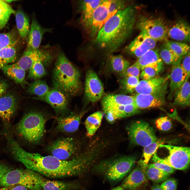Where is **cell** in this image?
Masks as SVG:
<instances>
[{"mask_svg":"<svg viewBox=\"0 0 190 190\" xmlns=\"http://www.w3.org/2000/svg\"><path fill=\"white\" fill-rule=\"evenodd\" d=\"M11 153L26 169L50 178H61L80 175L88 169L89 158L82 154L71 159L60 160L52 155L43 156L28 152L19 144L12 148Z\"/></svg>","mask_w":190,"mask_h":190,"instance_id":"6da1fadb","label":"cell"},{"mask_svg":"<svg viewBox=\"0 0 190 190\" xmlns=\"http://www.w3.org/2000/svg\"><path fill=\"white\" fill-rule=\"evenodd\" d=\"M136 14L135 8L129 6L111 17L96 37L98 46L110 53L118 49L131 35Z\"/></svg>","mask_w":190,"mask_h":190,"instance_id":"7a4b0ae2","label":"cell"},{"mask_svg":"<svg viewBox=\"0 0 190 190\" xmlns=\"http://www.w3.org/2000/svg\"><path fill=\"white\" fill-rule=\"evenodd\" d=\"M53 88L64 93L68 97L81 93L82 87L80 73L62 51L58 54L52 75Z\"/></svg>","mask_w":190,"mask_h":190,"instance_id":"3957f363","label":"cell"},{"mask_svg":"<svg viewBox=\"0 0 190 190\" xmlns=\"http://www.w3.org/2000/svg\"><path fill=\"white\" fill-rule=\"evenodd\" d=\"M46 119L41 112L31 111L25 114L16 125L17 135L30 144H36L42 139Z\"/></svg>","mask_w":190,"mask_h":190,"instance_id":"277c9868","label":"cell"},{"mask_svg":"<svg viewBox=\"0 0 190 190\" xmlns=\"http://www.w3.org/2000/svg\"><path fill=\"white\" fill-rule=\"evenodd\" d=\"M136 159L135 156H129L104 160L94 167V169L110 181H119L130 172Z\"/></svg>","mask_w":190,"mask_h":190,"instance_id":"5b68a950","label":"cell"},{"mask_svg":"<svg viewBox=\"0 0 190 190\" xmlns=\"http://www.w3.org/2000/svg\"><path fill=\"white\" fill-rule=\"evenodd\" d=\"M159 147L167 149L169 155L167 157L162 159L158 156L156 152L153 155L152 159L154 163L164 164L175 169L180 170H185L189 167L190 156L189 147L163 144Z\"/></svg>","mask_w":190,"mask_h":190,"instance_id":"8992f818","label":"cell"},{"mask_svg":"<svg viewBox=\"0 0 190 190\" xmlns=\"http://www.w3.org/2000/svg\"><path fill=\"white\" fill-rule=\"evenodd\" d=\"M35 172L28 169H16L7 172L0 180L3 187L19 185L30 190H42L35 177Z\"/></svg>","mask_w":190,"mask_h":190,"instance_id":"52a82bcc","label":"cell"},{"mask_svg":"<svg viewBox=\"0 0 190 190\" xmlns=\"http://www.w3.org/2000/svg\"><path fill=\"white\" fill-rule=\"evenodd\" d=\"M111 0H104L86 20L80 22L86 32L91 37H96L98 33L108 20L113 16L110 13Z\"/></svg>","mask_w":190,"mask_h":190,"instance_id":"ba28073f","label":"cell"},{"mask_svg":"<svg viewBox=\"0 0 190 190\" xmlns=\"http://www.w3.org/2000/svg\"><path fill=\"white\" fill-rule=\"evenodd\" d=\"M136 26L140 32L156 41L165 39L169 29L164 19L160 17L152 16H141Z\"/></svg>","mask_w":190,"mask_h":190,"instance_id":"9c48e42d","label":"cell"},{"mask_svg":"<svg viewBox=\"0 0 190 190\" xmlns=\"http://www.w3.org/2000/svg\"><path fill=\"white\" fill-rule=\"evenodd\" d=\"M127 129L131 141L135 145L145 147L157 140L153 128L144 121L133 122Z\"/></svg>","mask_w":190,"mask_h":190,"instance_id":"30bf717a","label":"cell"},{"mask_svg":"<svg viewBox=\"0 0 190 190\" xmlns=\"http://www.w3.org/2000/svg\"><path fill=\"white\" fill-rule=\"evenodd\" d=\"M79 149L78 143L72 137L58 139L49 147L51 155L63 160H70L79 155Z\"/></svg>","mask_w":190,"mask_h":190,"instance_id":"8fae6325","label":"cell"},{"mask_svg":"<svg viewBox=\"0 0 190 190\" xmlns=\"http://www.w3.org/2000/svg\"><path fill=\"white\" fill-rule=\"evenodd\" d=\"M168 83L156 92L148 94H137L133 96L134 103L138 109L161 107L165 103Z\"/></svg>","mask_w":190,"mask_h":190,"instance_id":"7c38bea8","label":"cell"},{"mask_svg":"<svg viewBox=\"0 0 190 190\" xmlns=\"http://www.w3.org/2000/svg\"><path fill=\"white\" fill-rule=\"evenodd\" d=\"M85 78L84 94L86 98L92 102L97 101L101 99L104 92L102 83L92 70L87 71Z\"/></svg>","mask_w":190,"mask_h":190,"instance_id":"4fadbf2b","label":"cell"},{"mask_svg":"<svg viewBox=\"0 0 190 190\" xmlns=\"http://www.w3.org/2000/svg\"><path fill=\"white\" fill-rule=\"evenodd\" d=\"M68 97L63 92L53 88L45 95L34 98L43 101L49 104L57 114L65 112L68 108Z\"/></svg>","mask_w":190,"mask_h":190,"instance_id":"5bb4252c","label":"cell"},{"mask_svg":"<svg viewBox=\"0 0 190 190\" xmlns=\"http://www.w3.org/2000/svg\"><path fill=\"white\" fill-rule=\"evenodd\" d=\"M157 41L140 32L127 46L126 50L139 58L149 50L154 49Z\"/></svg>","mask_w":190,"mask_h":190,"instance_id":"9a60e30c","label":"cell"},{"mask_svg":"<svg viewBox=\"0 0 190 190\" xmlns=\"http://www.w3.org/2000/svg\"><path fill=\"white\" fill-rule=\"evenodd\" d=\"M17 104L12 94L5 93L0 95V117L8 127L16 111Z\"/></svg>","mask_w":190,"mask_h":190,"instance_id":"2e32d148","label":"cell"},{"mask_svg":"<svg viewBox=\"0 0 190 190\" xmlns=\"http://www.w3.org/2000/svg\"><path fill=\"white\" fill-rule=\"evenodd\" d=\"M182 58H180L172 64L169 76V98L171 99L174 96L175 93L183 85L186 79H188L181 66Z\"/></svg>","mask_w":190,"mask_h":190,"instance_id":"e0dca14e","label":"cell"},{"mask_svg":"<svg viewBox=\"0 0 190 190\" xmlns=\"http://www.w3.org/2000/svg\"><path fill=\"white\" fill-rule=\"evenodd\" d=\"M51 30L50 29L42 26L34 17L28 36L26 50L34 51L39 49L43 36L46 33L51 31Z\"/></svg>","mask_w":190,"mask_h":190,"instance_id":"ac0fdd59","label":"cell"},{"mask_svg":"<svg viewBox=\"0 0 190 190\" xmlns=\"http://www.w3.org/2000/svg\"><path fill=\"white\" fill-rule=\"evenodd\" d=\"M136 63L141 70L146 67H151L155 69L158 74L164 68L163 60L156 49L151 50L147 52L139 58Z\"/></svg>","mask_w":190,"mask_h":190,"instance_id":"d6986e66","label":"cell"},{"mask_svg":"<svg viewBox=\"0 0 190 190\" xmlns=\"http://www.w3.org/2000/svg\"><path fill=\"white\" fill-rule=\"evenodd\" d=\"M168 76L156 77L149 80L140 81L135 88L137 94H148L153 93L162 88L167 83Z\"/></svg>","mask_w":190,"mask_h":190,"instance_id":"ffe728a7","label":"cell"},{"mask_svg":"<svg viewBox=\"0 0 190 190\" xmlns=\"http://www.w3.org/2000/svg\"><path fill=\"white\" fill-rule=\"evenodd\" d=\"M35 174L42 190H74L79 188L78 184L74 182L51 180L35 172Z\"/></svg>","mask_w":190,"mask_h":190,"instance_id":"44dd1931","label":"cell"},{"mask_svg":"<svg viewBox=\"0 0 190 190\" xmlns=\"http://www.w3.org/2000/svg\"><path fill=\"white\" fill-rule=\"evenodd\" d=\"M139 110L134 103H133L116 106L104 112L106 120L112 124L117 120L133 115L137 112Z\"/></svg>","mask_w":190,"mask_h":190,"instance_id":"7402d4cb","label":"cell"},{"mask_svg":"<svg viewBox=\"0 0 190 190\" xmlns=\"http://www.w3.org/2000/svg\"><path fill=\"white\" fill-rule=\"evenodd\" d=\"M83 113L79 114H72L67 116L57 117L56 129L59 132L73 133L78 129Z\"/></svg>","mask_w":190,"mask_h":190,"instance_id":"603a6c76","label":"cell"},{"mask_svg":"<svg viewBox=\"0 0 190 190\" xmlns=\"http://www.w3.org/2000/svg\"><path fill=\"white\" fill-rule=\"evenodd\" d=\"M51 53L49 50L45 48L39 49L34 51L26 50L21 58L16 63L25 70H29L36 61Z\"/></svg>","mask_w":190,"mask_h":190,"instance_id":"cb8c5ba5","label":"cell"},{"mask_svg":"<svg viewBox=\"0 0 190 190\" xmlns=\"http://www.w3.org/2000/svg\"><path fill=\"white\" fill-rule=\"evenodd\" d=\"M146 179L144 170L139 165L123 180L121 187L126 189H135L139 188Z\"/></svg>","mask_w":190,"mask_h":190,"instance_id":"d4e9b609","label":"cell"},{"mask_svg":"<svg viewBox=\"0 0 190 190\" xmlns=\"http://www.w3.org/2000/svg\"><path fill=\"white\" fill-rule=\"evenodd\" d=\"M101 105L105 112L113 107L134 103L133 96L124 94H107L102 98Z\"/></svg>","mask_w":190,"mask_h":190,"instance_id":"484cf974","label":"cell"},{"mask_svg":"<svg viewBox=\"0 0 190 190\" xmlns=\"http://www.w3.org/2000/svg\"><path fill=\"white\" fill-rule=\"evenodd\" d=\"M168 36L177 41H189V25L186 21L183 20H179L169 28Z\"/></svg>","mask_w":190,"mask_h":190,"instance_id":"4316f807","label":"cell"},{"mask_svg":"<svg viewBox=\"0 0 190 190\" xmlns=\"http://www.w3.org/2000/svg\"><path fill=\"white\" fill-rule=\"evenodd\" d=\"M53 58L52 53L35 62L29 70L28 77L34 80L40 79L46 74L45 65L49 63Z\"/></svg>","mask_w":190,"mask_h":190,"instance_id":"83f0119b","label":"cell"},{"mask_svg":"<svg viewBox=\"0 0 190 190\" xmlns=\"http://www.w3.org/2000/svg\"><path fill=\"white\" fill-rule=\"evenodd\" d=\"M4 73L16 83L24 87L28 83L25 79L26 70L16 63L9 64L2 69Z\"/></svg>","mask_w":190,"mask_h":190,"instance_id":"f1b7e54d","label":"cell"},{"mask_svg":"<svg viewBox=\"0 0 190 190\" xmlns=\"http://www.w3.org/2000/svg\"><path fill=\"white\" fill-rule=\"evenodd\" d=\"M188 79L186 80L182 86L176 92L174 95V105L181 107L190 105V86Z\"/></svg>","mask_w":190,"mask_h":190,"instance_id":"f546056e","label":"cell"},{"mask_svg":"<svg viewBox=\"0 0 190 190\" xmlns=\"http://www.w3.org/2000/svg\"><path fill=\"white\" fill-rule=\"evenodd\" d=\"M13 14L15 16L16 26L20 35L22 38H26L30 27L27 16L21 10L15 11Z\"/></svg>","mask_w":190,"mask_h":190,"instance_id":"4dcf8cb0","label":"cell"},{"mask_svg":"<svg viewBox=\"0 0 190 190\" xmlns=\"http://www.w3.org/2000/svg\"><path fill=\"white\" fill-rule=\"evenodd\" d=\"M130 65L129 62L120 55L110 56L108 62L109 70L119 74L124 72Z\"/></svg>","mask_w":190,"mask_h":190,"instance_id":"1f68e13d","label":"cell"},{"mask_svg":"<svg viewBox=\"0 0 190 190\" xmlns=\"http://www.w3.org/2000/svg\"><path fill=\"white\" fill-rule=\"evenodd\" d=\"M164 143V141L157 140L148 145L144 147L141 158L138 162L139 165L142 167L145 170L147 167L150 159L160 146Z\"/></svg>","mask_w":190,"mask_h":190,"instance_id":"d6a6232c","label":"cell"},{"mask_svg":"<svg viewBox=\"0 0 190 190\" xmlns=\"http://www.w3.org/2000/svg\"><path fill=\"white\" fill-rule=\"evenodd\" d=\"M103 116V113L101 112L98 111L87 118L84 125L89 136H92L96 133L101 125Z\"/></svg>","mask_w":190,"mask_h":190,"instance_id":"836d02e7","label":"cell"},{"mask_svg":"<svg viewBox=\"0 0 190 190\" xmlns=\"http://www.w3.org/2000/svg\"><path fill=\"white\" fill-rule=\"evenodd\" d=\"M104 1L91 0L81 1L80 5L81 12L80 22L86 20L90 17L95 10Z\"/></svg>","mask_w":190,"mask_h":190,"instance_id":"e575fe53","label":"cell"},{"mask_svg":"<svg viewBox=\"0 0 190 190\" xmlns=\"http://www.w3.org/2000/svg\"><path fill=\"white\" fill-rule=\"evenodd\" d=\"M50 89L46 83L40 79L35 80L30 84L27 91L31 94L35 95L39 97L45 95Z\"/></svg>","mask_w":190,"mask_h":190,"instance_id":"d590c367","label":"cell"},{"mask_svg":"<svg viewBox=\"0 0 190 190\" xmlns=\"http://www.w3.org/2000/svg\"><path fill=\"white\" fill-rule=\"evenodd\" d=\"M145 173L147 179L158 183L167 180L170 175L148 164L145 170Z\"/></svg>","mask_w":190,"mask_h":190,"instance_id":"8d00e7d4","label":"cell"},{"mask_svg":"<svg viewBox=\"0 0 190 190\" xmlns=\"http://www.w3.org/2000/svg\"><path fill=\"white\" fill-rule=\"evenodd\" d=\"M17 56L15 46L8 47L0 50V69L14 62Z\"/></svg>","mask_w":190,"mask_h":190,"instance_id":"74e56055","label":"cell"},{"mask_svg":"<svg viewBox=\"0 0 190 190\" xmlns=\"http://www.w3.org/2000/svg\"><path fill=\"white\" fill-rule=\"evenodd\" d=\"M164 45L172 50L179 58L182 57L190 51L189 46L181 42L168 41Z\"/></svg>","mask_w":190,"mask_h":190,"instance_id":"f35d334b","label":"cell"},{"mask_svg":"<svg viewBox=\"0 0 190 190\" xmlns=\"http://www.w3.org/2000/svg\"><path fill=\"white\" fill-rule=\"evenodd\" d=\"M15 11L3 0H0V30L4 28Z\"/></svg>","mask_w":190,"mask_h":190,"instance_id":"ab89813d","label":"cell"},{"mask_svg":"<svg viewBox=\"0 0 190 190\" xmlns=\"http://www.w3.org/2000/svg\"><path fill=\"white\" fill-rule=\"evenodd\" d=\"M139 77L129 76L122 78L120 81V87L125 93L133 92L139 82Z\"/></svg>","mask_w":190,"mask_h":190,"instance_id":"60d3db41","label":"cell"},{"mask_svg":"<svg viewBox=\"0 0 190 190\" xmlns=\"http://www.w3.org/2000/svg\"><path fill=\"white\" fill-rule=\"evenodd\" d=\"M18 42L16 36L12 32L0 33V50L7 47L15 46Z\"/></svg>","mask_w":190,"mask_h":190,"instance_id":"b9f144b4","label":"cell"},{"mask_svg":"<svg viewBox=\"0 0 190 190\" xmlns=\"http://www.w3.org/2000/svg\"><path fill=\"white\" fill-rule=\"evenodd\" d=\"M159 54L162 60L168 65L172 64L181 58H178L172 50L164 45L161 49Z\"/></svg>","mask_w":190,"mask_h":190,"instance_id":"7bdbcfd3","label":"cell"},{"mask_svg":"<svg viewBox=\"0 0 190 190\" xmlns=\"http://www.w3.org/2000/svg\"><path fill=\"white\" fill-rule=\"evenodd\" d=\"M155 124L158 129L163 131H167L172 127L170 120L167 116L160 117L155 122Z\"/></svg>","mask_w":190,"mask_h":190,"instance_id":"ee69618b","label":"cell"},{"mask_svg":"<svg viewBox=\"0 0 190 190\" xmlns=\"http://www.w3.org/2000/svg\"><path fill=\"white\" fill-rule=\"evenodd\" d=\"M140 70L139 66L135 62L129 66L124 72L120 74L122 78L129 76L139 78Z\"/></svg>","mask_w":190,"mask_h":190,"instance_id":"f6af8a7d","label":"cell"},{"mask_svg":"<svg viewBox=\"0 0 190 190\" xmlns=\"http://www.w3.org/2000/svg\"><path fill=\"white\" fill-rule=\"evenodd\" d=\"M126 2L125 1L121 0H112L109 7L110 13L114 15L117 12L124 9Z\"/></svg>","mask_w":190,"mask_h":190,"instance_id":"bcb514c9","label":"cell"},{"mask_svg":"<svg viewBox=\"0 0 190 190\" xmlns=\"http://www.w3.org/2000/svg\"><path fill=\"white\" fill-rule=\"evenodd\" d=\"M139 77L144 80H149L153 79L157 77L158 75L154 68L148 67L144 68L142 70Z\"/></svg>","mask_w":190,"mask_h":190,"instance_id":"7dc6e473","label":"cell"},{"mask_svg":"<svg viewBox=\"0 0 190 190\" xmlns=\"http://www.w3.org/2000/svg\"><path fill=\"white\" fill-rule=\"evenodd\" d=\"M163 190H177V181L173 178H170L164 181L160 185Z\"/></svg>","mask_w":190,"mask_h":190,"instance_id":"c3c4849f","label":"cell"},{"mask_svg":"<svg viewBox=\"0 0 190 190\" xmlns=\"http://www.w3.org/2000/svg\"><path fill=\"white\" fill-rule=\"evenodd\" d=\"M153 167L157 168L169 174L173 173L175 169L166 164L159 163H154L148 164Z\"/></svg>","mask_w":190,"mask_h":190,"instance_id":"681fc988","label":"cell"},{"mask_svg":"<svg viewBox=\"0 0 190 190\" xmlns=\"http://www.w3.org/2000/svg\"><path fill=\"white\" fill-rule=\"evenodd\" d=\"M181 66L188 79L190 77V51L185 55L181 63Z\"/></svg>","mask_w":190,"mask_h":190,"instance_id":"f907efd6","label":"cell"},{"mask_svg":"<svg viewBox=\"0 0 190 190\" xmlns=\"http://www.w3.org/2000/svg\"><path fill=\"white\" fill-rule=\"evenodd\" d=\"M11 170V168L8 166L0 164V180L7 172Z\"/></svg>","mask_w":190,"mask_h":190,"instance_id":"816d5d0a","label":"cell"},{"mask_svg":"<svg viewBox=\"0 0 190 190\" xmlns=\"http://www.w3.org/2000/svg\"><path fill=\"white\" fill-rule=\"evenodd\" d=\"M8 87V83L5 81L0 79V95L5 93Z\"/></svg>","mask_w":190,"mask_h":190,"instance_id":"f5cc1de1","label":"cell"},{"mask_svg":"<svg viewBox=\"0 0 190 190\" xmlns=\"http://www.w3.org/2000/svg\"><path fill=\"white\" fill-rule=\"evenodd\" d=\"M10 190H30L29 189L21 185H15L11 188Z\"/></svg>","mask_w":190,"mask_h":190,"instance_id":"db71d44e","label":"cell"},{"mask_svg":"<svg viewBox=\"0 0 190 190\" xmlns=\"http://www.w3.org/2000/svg\"><path fill=\"white\" fill-rule=\"evenodd\" d=\"M151 190H163L160 185L158 184L154 185L152 187Z\"/></svg>","mask_w":190,"mask_h":190,"instance_id":"11a10c76","label":"cell"},{"mask_svg":"<svg viewBox=\"0 0 190 190\" xmlns=\"http://www.w3.org/2000/svg\"><path fill=\"white\" fill-rule=\"evenodd\" d=\"M111 190H123V189L121 187L118 186L112 188Z\"/></svg>","mask_w":190,"mask_h":190,"instance_id":"9f6ffc18","label":"cell"},{"mask_svg":"<svg viewBox=\"0 0 190 190\" xmlns=\"http://www.w3.org/2000/svg\"><path fill=\"white\" fill-rule=\"evenodd\" d=\"M4 1L5 2L7 3L8 4V3H11L12 2L15 1L14 0H4Z\"/></svg>","mask_w":190,"mask_h":190,"instance_id":"6f0895ef","label":"cell"},{"mask_svg":"<svg viewBox=\"0 0 190 190\" xmlns=\"http://www.w3.org/2000/svg\"><path fill=\"white\" fill-rule=\"evenodd\" d=\"M6 187H4V188H2L1 189H0V190H4L6 189V188H5Z\"/></svg>","mask_w":190,"mask_h":190,"instance_id":"680465c9","label":"cell"},{"mask_svg":"<svg viewBox=\"0 0 190 190\" xmlns=\"http://www.w3.org/2000/svg\"><path fill=\"white\" fill-rule=\"evenodd\" d=\"M132 190H139L138 189V188H137V189H135Z\"/></svg>","mask_w":190,"mask_h":190,"instance_id":"91938a15","label":"cell"}]
</instances>
